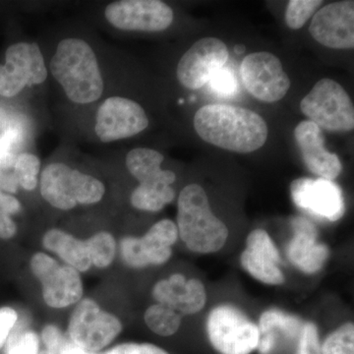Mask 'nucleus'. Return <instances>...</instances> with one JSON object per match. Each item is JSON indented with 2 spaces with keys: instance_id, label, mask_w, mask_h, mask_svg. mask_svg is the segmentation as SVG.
Here are the masks:
<instances>
[{
  "instance_id": "obj_1",
  "label": "nucleus",
  "mask_w": 354,
  "mask_h": 354,
  "mask_svg": "<svg viewBox=\"0 0 354 354\" xmlns=\"http://www.w3.org/2000/svg\"><path fill=\"white\" fill-rule=\"evenodd\" d=\"M194 127L205 142L232 152L252 153L268 138L267 124L259 114L227 104L202 106L195 114Z\"/></svg>"
},
{
  "instance_id": "obj_2",
  "label": "nucleus",
  "mask_w": 354,
  "mask_h": 354,
  "mask_svg": "<svg viewBox=\"0 0 354 354\" xmlns=\"http://www.w3.org/2000/svg\"><path fill=\"white\" fill-rule=\"evenodd\" d=\"M50 71L70 101L86 104L102 97L104 81L97 57L83 39L60 41L50 62Z\"/></svg>"
},
{
  "instance_id": "obj_3",
  "label": "nucleus",
  "mask_w": 354,
  "mask_h": 354,
  "mask_svg": "<svg viewBox=\"0 0 354 354\" xmlns=\"http://www.w3.org/2000/svg\"><path fill=\"white\" fill-rule=\"evenodd\" d=\"M177 230L184 244L193 252L215 253L228 239V228L214 215L207 193L198 184L181 190L177 202Z\"/></svg>"
},
{
  "instance_id": "obj_4",
  "label": "nucleus",
  "mask_w": 354,
  "mask_h": 354,
  "mask_svg": "<svg viewBox=\"0 0 354 354\" xmlns=\"http://www.w3.org/2000/svg\"><path fill=\"white\" fill-rule=\"evenodd\" d=\"M104 192L99 179L60 162L48 165L41 172V196L57 209L68 211L77 205L95 204Z\"/></svg>"
},
{
  "instance_id": "obj_5",
  "label": "nucleus",
  "mask_w": 354,
  "mask_h": 354,
  "mask_svg": "<svg viewBox=\"0 0 354 354\" xmlns=\"http://www.w3.org/2000/svg\"><path fill=\"white\" fill-rule=\"evenodd\" d=\"M300 109L319 128L332 132L354 128L353 104L346 91L330 79H322L300 102Z\"/></svg>"
},
{
  "instance_id": "obj_6",
  "label": "nucleus",
  "mask_w": 354,
  "mask_h": 354,
  "mask_svg": "<svg viewBox=\"0 0 354 354\" xmlns=\"http://www.w3.org/2000/svg\"><path fill=\"white\" fill-rule=\"evenodd\" d=\"M207 333L212 346L221 354H251L260 341L258 326L241 310L227 304L212 310Z\"/></svg>"
},
{
  "instance_id": "obj_7",
  "label": "nucleus",
  "mask_w": 354,
  "mask_h": 354,
  "mask_svg": "<svg viewBox=\"0 0 354 354\" xmlns=\"http://www.w3.org/2000/svg\"><path fill=\"white\" fill-rule=\"evenodd\" d=\"M122 324L113 314L104 311L97 302L86 298L70 317L68 335L78 348L94 353L106 348L120 334Z\"/></svg>"
},
{
  "instance_id": "obj_8",
  "label": "nucleus",
  "mask_w": 354,
  "mask_h": 354,
  "mask_svg": "<svg viewBox=\"0 0 354 354\" xmlns=\"http://www.w3.org/2000/svg\"><path fill=\"white\" fill-rule=\"evenodd\" d=\"M30 266L32 274L41 283L44 302L51 308L68 307L82 297V279L74 268L62 266L41 252L32 255Z\"/></svg>"
},
{
  "instance_id": "obj_9",
  "label": "nucleus",
  "mask_w": 354,
  "mask_h": 354,
  "mask_svg": "<svg viewBox=\"0 0 354 354\" xmlns=\"http://www.w3.org/2000/svg\"><path fill=\"white\" fill-rule=\"evenodd\" d=\"M48 70L36 43H18L7 48L6 64L0 65V95L15 97L27 86L44 83Z\"/></svg>"
},
{
  "instance_id": "obj_10",
  "label": "nucleus",
  "mask_w": 354,
  "mask_h": 354,
  "mask_svg": "<svg viewBox=\"0 0 354 354\" xmlns=\"http://www.w3.org/2000/svg\"><path fill=\"white\" fill-rule=\"evenodd\" d=\"M178 239L176 223L171 220L156 223L142 237L121 239L120 254L125 264L134 269L165 264L171 259V247Z\"/></svg>"
},
{
  "instance_id": "obj_11",
  "label": "nucleus",
  "mask_w": 354,
  "mask_h": 354,
  "mask_svg": "<svg viewBox=\"0 0 354 354\" xmlns=\"http://www.w3.org/2000/svg\"><path fill=\"white\" fill-rule=\"evenodd\" d=\"M241 75L246 90L261 102H279L290 88V78L279 58L266 51L247 55Z\"/></svg>"
},
{
  "instance_id": "obj_12",
  "label": "nucleus",
  "mask_w": 354,
  "mask_h": 354,
  "mask_svg": "<svg viewBox=\"0 0 354 354\" xmlns=\"http://www.w3.org/2000/svg\"><path fill=\"white\" fill-rule=\"evenodd\" d=\"M106 20L123 31L162 32L174 21L171 7L160 0H120L106 7Z\"/></svg>"
},
{
  "instance_id": "obj_13",
  "label": "nucleus",
  "mask_w": 354,
  "mask_h": 354,
  "mask_svg": "<svg viewBox=\"0 0 354 354\" xmlns=\"http://www.w3.org/2000/svg\"><path fill=\"white\" fill-rule=\"evenodd\" d=\"M149 125L144 109L132 100L111 97L102 102L95 118V134L104 143L129 138Z\"/></svg>"
},
{
  "instance_id": "obj_14",
  "label": "nucleus",
  "mask_w": 354,
  "mask_h": 354,
  "mask_svg": "<svg viewBox=\"0 0 354 354\" xmlns=\"http://www.w3.org/2000/svg\"><path fill=\"white\" fill-rule=\"evenodd\" d=\"M228 58L227 46L216 38H203L184 53L177 65L179 82L190 90H198L223 68Z\"/></svg>"
},
{
  "instance_id": "obj_15",
  "label": "nucleus",
  "mask_w": 354,
  "mask_h": 354,
  "mask_svg": "<svg viewBox=\"0 0 354 354\" xmlns=\"http://www.w3.org/2000/svg\"><path fill=\"white\" fill-rule=\"evenodd\" d=\"M319 44L335 50L354 48V2H333L316 12L309 28Z\"/></svg>"
},
{
  "instance_id": "obj_16",
  "label": "nucleus",
  "mask_w": 354,
  "mask_h": 354,
  "mask_svg": "<svg viewBox=\"0 0 354 354\" xmlns=\"http://www.w3.org/2000/svg\"><path fill=\"white\" fill-rule=\"evenodd\" d=\"M290 191L295 204L313 215L330 221L339 220L344 216L342 192L333 181L301 177L292 181Z\"/></svg>"
},
{
  "instance_id": "obj_17",
  "label": "nucleus",
  "mask_w": 354,
  "mask_h": 354,
  "mask_svg": "<svg viewBox=\"0 0 354 354\" xmlns=\"http://www.w3.org/2000/svg\"><path fill=\"white\" fill-rule=\"evenodd\" d=\"M295 137L304 164L312 174L329 181L341 174V160L335 153L326 150L322 130L315 123L301 121L295 127Z\"/></svg>"
},
{
  "instance_id": "obj_18",
  "label": "nucleus",
  "mask_w": 354,
  "mask_h": 354,
  "mask_svg": "<svg viewBox=\"0 0 354 354\" xmlns=\"http://www.w3.org/2000/svg\"><path fill=\"white\" fill-rule=\"evenodd\" d=\"M153 299L183 315L199 313L207 302L206 288L197 279H187L183 274H174L160 279L152 290Z\"/></svg>"
},
{
  "instance_id": "obj_19",
  "label": "nucleus",
  "mask_w": 354,
  "mask_h": 354,
  "mask_svg": "<svg viewBox=\"0 0 354 354\" xmlns=\"http://www.w3.org/2000/svg\"><path fill=\"white\" fill-rule=\"evenodd\" d=\"M162 153L148 148L133 149L127 157L128 171L143 185L171 186L176 181L174 172L162 169Z\"/></svg>"
},
{
  "instance_id": "obj_20",
  "label": "nucleus",
  "mask_w": 354,
  "mask_h": 354,
  "mask_svg": "<svg viewBox=\"0 0 354 354\" xmlns=\"http://www.w3.org/2000/svg\"><path fill=\"white\" fill-rule=\"evenodd\" d=\"M44 248L55 252L78 272H87L92 267L86 241L58 228L46 232L43 237Z\"/></svg>"
},
{
  "instance_id": "obj_21",
  "label": "nucleus",
  "mask_w": 354,
  "mask_h": 354,
  "mask_svg": "<svg viewBox=\"0 0 354 354\" xmlns=\"http://www.w3.org/2000/svg\"><path fill=\"white\" fill-rule=\"evenodd\" d=\"M317 235L295 232L288 246L291 264L306 274L318 272L329 255L328 247L316 241Z\"/></svg>"
},
{
  "instance_id": "obj_22",
  "label": "nucleus",
  "mask_w": 354,
  "mask_h": 354,
  "mask_svg": "<svg viewBox=\"0 0 354 354\" xmlns=\"http://www.w3.org/2000/svg\"><path fill=\"white\" fill-rule=\"evenodd\" d=\"M242 267L253 278L267 283V285L279 286L285 283L286 278L278 264L266 256L260 255L252 251L245 250L241 256Z\"/></svg>"
},
{
  "instance_id": "obj_23",
  "label": "nucleus",
  "mask_w": 354,
  "mask_h": 354,
  "mask_svg": "<svg viewBox=\"0 0 354 354\" xmlns=\"http://www.w3.org/2000/svg\"><path fill=\"white\" fill-rule=\"evenodd\" d=\"M176 192L169 185L140 184L131 194L130 201L134 208L147 212H158L174 201Z\"/></svg>"
},
{
  "instance_id": "obj_24",
  "label": "nucleus",
  "mask_w": 354,
  "mask_h": 354,
  "mask_svg": "<svg viewBox=\"0 0 354 354\" xmlns=\"http://www.w3.org/2000/svg\"><path fill=\"white\" fill-rule=\"evenodd\" d=\"M144 320L151 330L162 337L176 334L181 325L180 314L160 304H153L146 310Z\"/></svg>"
},
{
  "instance_id": "obj_25",
  "label": "nucleus",
  "mask_w": 354,
  "mask_h": 354,
  "mask_svg": "<svg viewBox=\"0 0 354 354\" xmlns=\"http://www.w3.org/2000/svg\"><path fill=\"white\" fill-rule=\"evenodd\" d=\"M92 266L104 269L113 262L116 254V241L106 232H97L86 241Z\"/></svg>"
},
{
  "instance_id": "obj_26",
  "label": "nucleus",
  "mask_w": 354,
  "mask_h": 354,
  "mask_svg": "<svg viewBox=\"0 0 354 354\" xmlns=\"http://www.w3.org/2000/svg\"><path fill=\"white\" fill-rule=\"evenodd\" d=\"M302 327L304 325L301 321L297 317L288 315L279 310H268L261 315L258 329L260 335L279 330L288 337H295L298 333L301 332Z\"/></svg>"
},
{
  "instance_id": "obj_27",
  "label": "nucleus",
  "mask_w": 354,
  "mask_h": 354,
  "mask_svg": "<svg viewBox=\"0 0 354 354\" xmlns=\"http://www.w3.org/2000/svg\"><path fill=\"white\" fill-rule=\"evenodd\" d=\"M39 167L41 162L37 156L28 153L17 156L13 172L18 185L28 191L34 190L38 184Z\"/></svg>"
},
{
  "instance_id": "obj_28",
  "label": "nucleus",
  "mask_w": 354,
  "mask_h": 354,
  "mask_svg": "<svg viewBox=\"0 0 354 354\" xmlns=\"http://www.w3.org/2000/svg\"><path fill=\"white\" fill-rule=\"evenodd\" d=\"M323 354H354V325L344 324L328 335L321 346Z\"/></svg>"
},
{
  "instance_id": "obj_29",
  "label": "nucleus",
  "mask_w": 354,
  "mask_h": 354,
  "mask_svg": "<svg viewBox=\"0 0 354 354\" xmlns=\"http://www.w3.org/2000/svg\"><path fill=\"white\" fill-rule=\"evenodd\" d=\"M322 3L321 0H290L286 7V25L292 30L300 29Z\"/></svg>"
},
{
  "instance_id": "obj_30",
  "label": "nucleus",
  "mask_w": 354,
  "mask_h": 354,
  "mask_svg": "<svg viewBox=\"0 0 354 354\" xmlns=\"http://www.w3.org/2000/svg\"><path fill=\"white\" fill-rule=\"evenodd\" d=\"M20 211L19 200L0 191V239H10L16 234L17 227L10 216Z\"/></svg>"
},
{
  "instance_id": "obj_31",
  "label": "nucleus",
  "mask_w": 354,
  "mask_h": 354,
  "mask_svg": "<svg viewBox=\"0 0 354 354\" xmlns=\"http://www.w3.org/2000/svg\"><path fill=\"white\" fill-rule=\"evenodd\" d=\"M246 249L270 258L276 264L281 262V256H279L278 248L265 230H255L251 232L247 236Z\"/></svg>"
},
{
  "instance_id": "obj_32",
  "label": "nucleus",
  "mask_w": 354,
  "mask_h": 354,
  "mask_svg": "<svg viewBox=\"0 0 354 354\" xmlns=\"http://www.w3.org/2000/svg\"><path fill=\"white\" fill-rule=\"evenodd\" d=\"M39 339L32 330L13 335L8 342L6 354H38Z\"/></svg>"
},
{
  "instance_id": "obj_33",
  "label": "nucleus",
  "mask_w": 354,
  "mask_h": 354,
  "mask_svg": "<svg viewBox=\"0 0 354 354\" xmlns=\"http://www.w3.org/2000/svg\"><path fill=\"white\" fill-rule=\"evenodd\" d=\"M298 354H323L318 330L313 323H306L300 332Z\"/></svg>"
},
{
  "instance_id": "obj_34",
  "label": "nucleus",
  "mask_w": 354,
  "mask_h": 354,
  "mask_svg": "<svg viewBox=\"0 0 354 354\" xmlns=\"http://www.w3.org/2000/svg\"><path fill=\"white\" fill-rule=\"evenodd\" d=\"M211 88L221 95H230L236 91V80L230 70L221 68L216 72L209 82Z\"/></svg>"
},
{
  "instance_id": "obj_35",
  "label": "nucleus",
  "mask_w": 354,
  "mask_h": 354,
  "mask_svg": "<svg viewBox=\"0 0 354 354\" xmlns=\"http://www.w3.org/2000/svg\"><path fill=\"white\" fill-rule=\"evenodd\" d=\"M106 354H169L165 349L151 344H122L114 346Z\"/></svg>"
},
{
  "instance_id": "obj_36",
  "label": "nucleus",
  "mask_w": 354,
  "mask_h": 354,
  "mask_svg": "<svg viewBox=\"0 0 354 354\" xmlns=\"http://www.w3.org/2000/svg\"><path fill=\"white\" fill-rule=\"evenodd\" d=\"M41 339L46 349L55 354H59L66 344L62 330L55 325H48L44 328L41 332Z\"/></svg>"
},
{
  "instance_id": "obj_37",
  "label": "nucleus",
  "mask_w": 354,
  "mask_h": 354,
  "mask_svg": "<svg viewBox=\"0 0 354 354\" xmlns=\"http://www.w3.org/2000/svg\"><path fill=\"white\" fill-rule=\"evenodd\" d=\"M17 320L18 315L15 310L11 307L0 308V348L6 344Z\"/></svg>"
},
{
  "instance_id": "obj_38",
  "label": "nucleus",
  "mask_w": 354,
  "mask_h": 354,
  "mask_svg": "<svg viewBox=\"0 0 354 354\" xmlns=\"http://www.w3.org/2000/svg\"><path fill=\"white\" fill-rule=\"evenodd\" d=\"M18 183L13 171L0 169V189L9 193H15L18 189Z\"/></svg>"
},
{
  "instance_id": "obj_39",
  "label": "nucleus",
  "mask_w": 354,
  "mask_h": 354,
  "mask_svg": "<svg viewBox=\"0 0 354 354\" xmlns=\"http://www.w3.org/2000/svg\"><path fill=\"white\" fill-rule=\"evenodd\" d=\"M276 346V335L274 333L260 335V341L258 344V351L261 354H270Z\"/></svg>"
},
{
  "instance_id": "obj_40",
  "label": "nucleus",
  "mask_w": 354,
  "mask_h": 354,
  "mask_svg": "<svg viewBox=\"0 0 354 354\" xmlns=\"http://www.w3.org/2000/svg\"><path fill=\"white\" fill-rule=\"evenodd\" d=\"M59 354H95L84 351V349L78 348L75 344H66L62 349Z\"/></svg>"
},
{
  "instance_id": "obj_41",
  "label": "nucleus",
  "mask_w": 354,
  "mask_h": 354,
  "mask_svg": "<svg viewBox=\"0 0 354 354\" xmlns=\"http://www.w3.org/2000/svg\"><path fill=\"white\" fill-rule=\"evenodd\" d=\"M235 53H237V55H241V53H243L244 51V46H236L234 48Z\"/></svg>"
},
{
  "instance_id": "obj_42",
  "label": "nucleus",
  "mask_w": 354,
  "mask_h": 354,
  "mask_svg": "<svg viewBox=\"0 0 354 354\" xmlns=\"http://www.w3.org/2000/svg\"><path fill=\"white\" fill-rule=\"evenodd\" d=\"M38 354H55V353H51V351H48V349H46V351H41V353H38Z\"/></svg>"
}]
</instances>
